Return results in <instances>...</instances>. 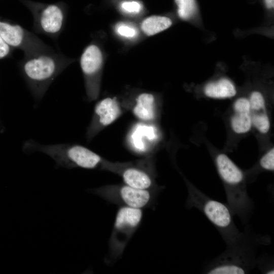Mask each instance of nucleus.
I'll return each mask as SVG.
<instances>
[{
    "label": "nucleus",
    "instance_id": "dca6fc26",
    "mask_svg": "<svg viewBox=\"0 0 274 274\" xmlns=\"http://www.w3.org/2000/svg\"><path fill=\"white\" fill-rule=\"evenodd\" d=\"M172 24V20L167 17L152 15L143 20L141 28L146 36H152L167 29Z\"/></svg>",
    "mask_w": 274,
    "mask_h": 274
},
{
    "label": "nucleus",
    "instance_id": "0eeeda50",
    "mask_svg": "<svg viewBox=\"0 0 274 274\" xmlns=\"http://www.w3.org/2000/svg\"><path fill=\"white\" fill-rule=\"evenodd\" d=\"M91 191L111 203L143 209L153 204L159 189H140L123 184L106 185L92 189Z\"/></svg>",
    "mask_w": 274,
    "mask_h": 274
},
{
    "label": "nucleus",
    "instance_id": "a211bd4d",
    "mask_svg": "<svg viewBox=\"0 0 274 274\" xmlns=\"http://www.w3.org/2000/svg\"><path fill=\"white\" fill-rule=\"evenodd\" d=\"M119 8L124 14L133 15L141 13L144 6L138 0H124L119 3Z\"/></svg>",
    "mask_w": 274,
    "mask_h": 274
},
{
    "label": "nucleus",
    "instance_id": "f257e3e1",
    "mask_svg": "<svg viewBox=\"0 0 274 274\" xmlns=\"http://www.w3.org/2000/svg\"><path fill=\"white\" fill-rule=\"evenodd\" d=\"M226 250L205 264L202 273L207 274L249 273L256 266L257 253L261 246L270 244L267 235L252 231L248 225Z\"/></svg>",
    "mask_w": 274,
    "mask_h": 274
},
{
    "label": "nucleus",
    "instance_id": "aec40b11",
    "mask_svg": "<svg viewBox=\"0 0 274 274\" xmlns=\"http://www.w3.org/2000/svg\"><path fill=\"white\" fill-rule=\"evenodd\" d=\"M256 266L262 273H274L273 260L270 257L261 256L257 257Z\"/></svg>",
    "mask_w": 274,
    "mask_h": 274
},
{
    "label": "nucleus",
    "instance_id": "39448f33",
    "mask_svg": "<svg viewBox=\"0 0 274 274\" xmlns=\"http://www.w3.org/2000/svg\"><path fill=\"white\" fill-rule=\"evenodd\" d=\"M31 12L33 30L56 40L64 29L67 8L63 2L44 4L29 0H20Z\"/></svg>",
    "mask_w": 274,
    "mask_h": 274
},
{
    "label": "nucleus",
    "instance_id": "412c9836",
    "mask_svg": "<svg viewBox=\"0 0 274 274\" xmlns=\"http://www.w3.org/2000/svg\"><path fill=\"white\" fill-rule=\"evenodd\" d=\"M259 167L266 171L273 172L274 170V149L271 148L260 158Z\"/></svg>",
    "mask_w": 274,
    "mask_h": 274
},
{
    "label": "nucleus",
    "instance_id": "4be33fe9",
    "mask_svg": "<svg viewBox=\"0 0 274 274\" xmlns=\"http://www.w3.org/2000/svg\"><path fill=\"white\" fill-rule=\"evenodd\" d=\"M12 52V48L0 36V59L10 56Z\"/></svg>",
    "mask_w": 274,
    "mask_h": 274
},
{
    "label": "nucleus",
    "instance_id": "f8f14e48",
    "mask_svg": "<svg viewBox=\"0 0 274 274\" xmlns=\"http://www.w3.org/2000/svg\"><path fill=\"white\" fill-rule=\"evenodd\" d=\"M249 100L252 125L260 133H267L270 123L263 95L259 91H253L251 93Z\"/></svg>",
    "mask_w": 274,
    "mask_h": 274
},
{
    "label": "nucleus",
    "instance_id": "423d86ee",
    "mask_svg": "<svg viewBox=\"0 0 274 274\" xmlns=\"http://www.w3.org/2000/svg\"><path fill=\"white\" fill-rule=\"evenodd\" d=\"M142 217V209L120 206L109 239L108 261L112 262L120 257Z\"/></svg>",
    "mask_w": 274,
    "mask_h": 274
},
{
    "label": "nucleus",
    "instance_id": "6ab92c4d",
    "mask_svg": "<svg viewBox=\"0 0 274 274\" xmlns=\"http://www.w3.org/2000/svg\"><path fill=\"white\" fill-rule=\"evenodd\" d=\"M115 31L118 36L127 39H134L139 33L138 29L134 25L123 22L116 24Z\"/></svg>",
    "mask_w": 274,
    "mask_h": 274
},
{
    "label": "nucleus",
    "instance_id": "9d476101",
    "mask_svg": "<svg viewBox=\"0 0 274 274\" xmlns=\"http://www.w3.org/2000/svg\"><path fill=\"white\" fill-rule=\"evenodd\" d=\"M122 113L121 106L116 98L106 97L98 101L87 128V140L90 141L102 129L115 121Z\"/></svg>",
    "mask_w": 274,
    "mask_h": 274
},
{
    "label": "nucleus",
    "instance_id": "7ed1b4c3",
    "mask_svg": "<svg viewBox=\"0 0 274 274\" xmlns=\"http://www.w3.org/2000/svg\"><path fill=\"white\" fill-rule=\"evenodd\" d=\"M22 150L26 153H45L54 160L56 166L66 168L109 170L112 164L88 148L76 144L45 145L29 139L24 143Z\"/></svg>",
    "mask_w": 274,
    "mask_h": 274
},
{
    "label": "nucleus",
    "instance_id": "1a4fd4ad",
    "mask_svg": "<svg viewBox=\"0 0 274 274\" xmlns=\"http://www.w3.org/2000/svg\"><path fill=\"white\" fill-rule=\"evenodd\" d=\"M103 59L102 51L95 42H92L84 49L80 57V64L89 100L95 99L98 96L99 73Z\"/></svg>",
    "mask_w": 274,
    "mask_h": 274
},
{
    "label": "nucleus",
    "instance_id": "f3484780",
    "mask_svg": "<svg viewBox=\"0 0 274 274\" xmlns=\"http://www.w3.org/2000/svg\"><path fill=\"white\" fill-rule=\"evenodd\" d=\"M177 14L181 19L187 20L192 18L197 10L195 0H175Z\"/></svg>",
    "mask_w": 274,
    "mask_h": 274
},
{
    "label": "nucleus",
    "instance_id": "9b49d317",
    "mask_svg": "<svg viewBox=\"0 0 274 274\" xmlns=\"http://www.w3.org/2000/svg\"><path fill=\"white\" fill-rule=\"evenodd\" d=\"M115 173L121 177L124 184L131 187L146 190L158 189L152 169L141 163H119Z\"/></svg>",
    "mask_w": 274,
    "mask_h": 274
},
{
    "label": "nucleus",
    "instance_id": "2eb2a0df",
    "mask_svg": "<svg viewBox=\"0 0 274 274\" xmlns=\"http://www.w3.org/2000/svg\"><path fill=\"white\" fill-rule=\"evenodd\" d=\"M206 95L216 99L233 97L236 93L233 83L227 78H221L207 84L204 88Z\"/></svg>",
    "mask_w": 274,
    "mask_h": 274
},
{
    "label": "nucleus",
    "instance_id": "f03ea898",
    "mask_svg": "<svg viewBox=\"0 0 274 274\" xmlns=\"http://www.w3.org/2000/svg\"><path fill=\"white\" fill-rule=\"evenodd\" d=\"M74 60L52 48L24 55L19 62V68L36 102L42 99L55 79Z\"/></svg>",
    "mask_w": 274,
    "mask_h": 274
},
{
    "label": "nucleus",
    "instance_id": "6e6552de",
    "mask_svg": "<svg viewBox=\"0 0 274 274\" xmlns=\"http://www.w3.org/2000/svg\"><path fill=\"white\" fill-rule=\"evenodd\" d=\"M0 36L12 48L28 55L52 48L32 32L20 25L0 19Z\"/></svg>",
    "mask_w": 274,
    "mask_h": 274
},
{
    "label": "nucleus",
    "instance_id": "4468645a",
    "mask_svg": "<svg viewBox=\"0 0 274 274\" xmlns=\"http://www.w3.org/2000/svg\"><path fill=\"white\" fill-rule=\"evenodd\" d=\"M132 112L138 119L142 122H149L153 121L156 115L154 96L148 92L139 94L132 108Z\"/></svg>",
    "mask_w": 274,
    "mask_h": 274
},
{
    "label": "nucleus",
    "instance_id": "ddd939ff",
    "mask_svg": "<svg viewBox=\"0 0 274 274\" xmlns=\"http://www.w3.org/2000/svg\"><path fill=\"white\" fill-rule=\"evenodd\" d=\"M233 109L230 120L233 131L237 134L249 132L253 126L249 99L244 97L237 98L234 102Z\"/></svg>",
    "mask_w": 274,
    "mask_h": 274
},
{
    "label": "nucleus",
    "instance_id": "20e7f679",
    "mask_svg": "<svg viewBox=\"0 0 274 274\" xmlns=\"http://www.w3.org/2000/svg\"><path fill=\"white\" fill-rule=\"evenodd\" d=\"M188 195L186 206L198 209L217 229L222 239L227 245L239 235L233 219V214L227 204L216 200L187 183Z\"/></svg>",
    "mask_w": 274,
    "mask_h": 274
},
{
    "label": "nucleus",
    "instance_id": "b1692460",
    "mask_svg": "<svg viewBox=\"0 0 274 274\" xmlns=\"http://www.w3.org/2000/svg\"><path fill=\"white\" fill-rule=\"evenodd\" d=\"M1 126V125H0V127Z\"/></svg>",
    "mask_w": 274,
    "mask_h": 274
},
{
    "label": "nucleus",
    "instance_id": "5701e85b",
    "mask_svg": "<svg viewBox=\"0 0 274 274\" xmlns=\"http://www.w3.org/2000/svg\"><path fill=\"white\" fill-rule=\"evenodd\" d=\"M266 7L269 9H273L274 7V0H264Z\"/></svg>",
    "mask_w": 274,
    "mask_h": 274
}]
</instances>
